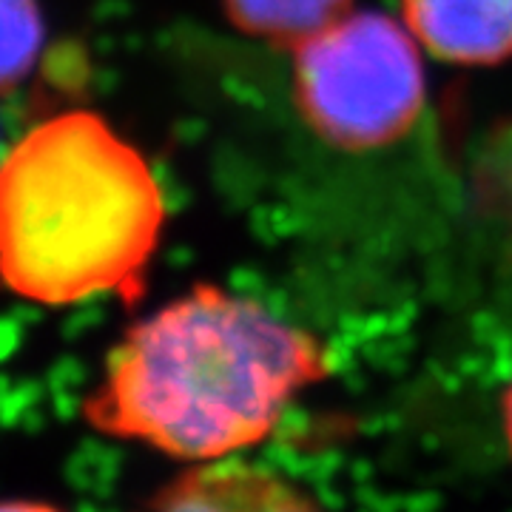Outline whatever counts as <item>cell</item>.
Returning a JSON list of instances; mask_svg holds the SVG:
<instances>
[{
  "label": "cell",
  "instance_id": "5",
  "mask_svg": "<svg viewBox=\"0 0 512 512\" xmlns=\"http://www.w3.org/2000/svg\"><path fill=\"white\" fill-rule=\"evenodd\" d=\"M154 504L168 510H299L311 501L282 478L245 464H220L217 458L174 481Z\"/></svg>",
  "mask_w": 512,
  "mask_h": 512
},
{
  "label": "cell",
  "instance_id": "3",
  "mask_svg": "<svg viewBox=\"0 0 512 512\" xmlns=\"http://www.w3.org/2000/svg\"><path fill=\"white\" fill-rule=\"evenodd\" d=\"M293 94L330 146H393L419 123L427 100L419 40L404 20L348 9L293 46Z\"/></svg>",
  "mask_w": 512,
  "mask_h": 512
},
{
  "label": "cell",
  "instance_id": "2",
  "mask_svg": "<svg viewBox=\"0 0 512 512\" xmlns=\"http://www.w3.org/2000/svg\"><path fill=\"white\" fill-rule=\"evenodd\" d=\"M163 222L148 160L92 111L40 123L0 160V282L29 302L137 299Z\"/></svg>",
  "mask_w": 512,
  "mask_h": 512
},
{
  "label": "cell",
  "instance_id": "1",
  "mask_svg": "<svg viewBox=\"0 0 512 512\" xmlns=\"http://www.w3.org/2000/svg\"><path fill=\"white\" fill-rule=\"evenodd\" d=\"M325 376L328 356L311 333L197 285L128 328L83 416L111 439L222 461L262 444L293 396Z\"/></svg>",
  "mask_w": 512,
  "mask_h": 512
},
{
  "label": "cell",
  "instance_id": "8",
  "mask_svg": "<svg viewBox=\"0 0 512 512\" xmlns=\"http://www.w3.org/2000/svg\"><path fill=\"white\" fill-rule=\"evenodd\" d=\"M504 433H507V444H510L512 453V384L510 390H507V396H504Z\"/></svg>",
  "mask_w": 512,
  "mask_h": 512
},
{
  "label": "cell",
  "instance_id": "4",
  "mask_svg": "<svg viewBox=\"0 0 512 512\" xmlns=\"http://www.w3.org/2000/svg\"><path fill=\"white\" fill-rule=\"evenodd\" d=\"M404 26L430 55L456 66L512 57V0H399Z\"/></svg>",
  "mask_w": 512,
  "mask_h": 512
},
{
  "label": "cell",
  "instance_id": "6",
  "mask_svg": "<svg viewBox=\"0 0 512 512\" xmlns=\"http://www.w3.org/2000/svg\"><path fill=\"white\" fill-rule=\"evenodd\" d=\"M225 15L245 35L274 46H296L330 20L345 15L353 0H220Z\"/></svg>",
  "mask_w": 512,
  "mask_h": 512
},
{
  "label": "cell",
  "instance_id": "7",
  "mask_svg": "<svg viewBox=\"0 0 512 512\" xmlns=\"http://www.w3.org/2000/svg\"><path fill=\"white\" fill-rule=\"evenodd\" d=\"M40 46L43 20L35 0H0V92L29 77Z\"/></svg>",
  "mask_w": 512,
  "mask_h": 512
}]
</instances>
